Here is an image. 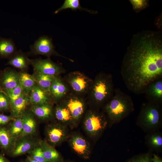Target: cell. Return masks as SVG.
Instances as JSON below:
<instances>
[{
  "mask_svg": "<svg viewBox=\"0 0 162 162\" xmlns=\"http://www.w3.org/2000/svg\"><path fill=\"white\" fill-rule=\"evenodd\" d=\"M100 110L90 107L85 112L83 121L86 133L95 141L101 136L108 124L106 116Z\"/></svg>",
  "mask_w": 162,
  "mask_h": 162,
  "instance_id": "cell-5",
  "label": "cell"
},
{
  "mask_svg": "<svg viewBox=\"0 0 162 162\" xmlns=\"http://www.w3.org/2000/svg\"><path fill=\"white\" fill-rule=\"evenodd\" d=\"M39 144L43 156L49 162H63L64 159L55 147L48 143L44 140H40Z\"/></svg>",
  "mask_w": 162,
  "mask_h": 162,
  "instance_id": "cell-20",
  "label": "cell"
},
{
  "mask_svg": "<svg viewBox=\"0 0 162 162\" xmlns=\"http://www.w3.org/2000/svg\"><path fill=\"white\" fill-rule=\"evenodd\" d=\"M63 162H75L74 161L70 160H64Z\"/></svg>",
  "mask_w": 162,
  "mask_h": 162,
  "instance_id": "cell-39",
  "label": "cell"
},
{
  "mask_svg": "<svg viewBox=\"0 0 162 162\" xmlns=\"http://www.w3.org/2000/svg\"><path fill=\"white\" fill-rule=\"evenodd\" d=\"M63 79L71 92L84 97L88 93L93 81V80L85 74L77 71L68 73Z\"/></svg>",
  "mask_w": 162,
  "mask_h": 162,
  "instance_id": "cell-6",
  "label": "cell"
},
{
  "mask_svg": "<svg viewBox=\"0 0 162 162\" xmlns=\"http://www.w3.org/2000/svg\"><path fill=\"white\" fill-rule=\"evenodd\" d=\"M144 94L147 102L162 106V78L149 83Z\"/></svg>",
  "mask_w": 162,
  "mask_h": 162,
  "instance_id": "cell-14",
  "label": "cell"
},
{
  "mask_svg": "<svg viewBox=\"0 0 162 162\" xmlns=\"http://www.w3.org/2000/svg\"><path fill=\"white\" fill-rule=\"evenodd\" d=\"M25 162H40L33 158L29 155L26 156L25 160Z\"/></svg>",
  "mask_w": 162,
  "mask_h": 162,
  "instance_id": "cell-37",
  "label": "cell"
},
{
  "mask_svg": "<svg viewBox=\"0 0 162 162\" xmlns=\"http://www.w3.org/2000/svg\"><path fill=\"white\" fill-rule=\"evenodd\" d=\"M151 158L149 153L139 156L129 160L128 162H151Z\"/></svg>",
  "mask_w": 162,
  "mask_h": 162,
  "instance_id": "cell-34",
  "label": "cell"
},
{
  "mask_svg": "<svg viewBox=\"0 0 162 162\" xmlns=\"http://www.w3.org/2000/svg\"><path fill=\"white\" fill-rule=\"evenodd\" d=\"M30 110L41 122H48L55 119L53 104L31 105Z\"/></svg>",
  "mask_w": 162,
  "mask_h": 162,
  "instance_id": "cell-15",
  "label": "cell"
},
{
  "mask_svg": "<svg viewBox=\"0 0 162 162\" xmlns=\"http://www.w3.org/2000/svg\"><path fill=\"white\" fill-rule=\"evenodd\" d=\"M54 103L50 95L36 84L29 96V104L33 105L53 104Z\"/></svg>",
  "mask_w": 162,
  "mask_h": 162,
  "instance_id": "cell-17",
  "label": "cell"
},
{
  "mask_svg": "<svg viewBox=\"0 0 162 162\" xmlns=\"http://www.w3.org/2000/svg\"><path fill=\"white\" fill-rule=\"evenodd\" d=\"M101 110L106 116L108 125L110 126L128 116L134 108L131 96L117 88H115L113 97Z\"/></svg>",
  "mask_w": 162,
  "mask_h": 162,
  "instance_id": "cell-3",
  "label": "cell"
},
{
  "mask_svg": "<svg viewBox=\"0 0 162 162\" xmlns=\"http://www.w3.org/2000/svg\"><path fill=\"white\" fill-rule=\"evenodd\" d=\"M40 140L35 135L21 136L15 140L8 155L16 157L29 154L39 143Z\"/></svg>",
  "mask_w": 162,
  "mask_h": 162,
  "instance_id": "cell-9",
  "label": "cell"
},
{
  "mask_svg": "<svg viewBox=\"0 0 162 162\" xmlns=\"http://www.w3.org/2000/svg\"><path fill=\"white\" fill-rule=\"evenodd\" d=\"M34 116L30 110H26L22 116V132L21 136L35 135L37 130V124Z\"/></svg>",
  "mask_w": 162,
  "mask_h": 162,
  "instance_id": "cell-18",
  "label": "cell"
},
{
  "mask_svg": "<svg viewBox=\"0 0 162 162\" xmlns=\"http://www.w3.org/2000/svg\"><path fill=\"white\" fill-rule=\"evenodd\" d=\"M10 122L8 129L11 136L16 140L20 137L22 134V116L15 118Z\"/></svg>",
  "mask_w": 162,
  "mask_h": 162,
  "instance_id": "cell-28",
  "label": "cell"
},
{
  "mask_svg": "<svg viewBox=\"0 0 162 162\" xmlns=\"http://www.w3.org/2000/svg\"><path fill=\"white\" fill-rule=\"evenodd\" d=\"M29 104V96L24 93L15 100L10 102L11 116L14 118L22 116L26 111Z\"/></svg>",
  "mask_w": 162,
  "mask_h": 162,
  "instance_id": "cell-19",
  "label": "cell"
},
{
  "mask_svg": "<svg viewBox=\"0 0 162 162\" xmlns=\"http://www.w3.org/2000/svg\"><path fill=\"white\" fill-rule=\"evenodd\" d=\"M15 140L10 134L8 128L0 126V148L3 152L8 154Z\"/></svg>",
  "mask_w": 162,
  "mask_h": 162,
  "instance_id": "cell-22",
  "label": "cell"
},
{
  "mask_svg": "<svg viewBox=\"0 0 162 162\" xmlns=\"http://www.w3.org/2000/svg\"><path fill=\"white\" fill-rule=\"evenodd\" d=\"M70 92V89L63 78L60 76L53 80L50 88V95L54 103H57Z\"/></svg>",
  "mask_w": 162,
  "mask_h": 162,
  "instance_id": "cell-13",
  "label": "cell"
},
{
  "mask_svg": "<svg viewBox=\"0 0 162 162\" xmlns=\"http://www.w3.org/2000/svg\"><path fill=\"white\" fill-rule=\"evenodd\" d=\"M29 63V59L20 50L16 52L8 61V64L20 69H25ZM30 64V63H29Z\"/></svg>",
  "mask_w": 162,
  "mask_h": 162,
  "instance_id": "cell-26",
  "label": "cell"
},
{
  "mask_svg": "<svg viewBox=\"0 0 162 162\" xmlns=\"http://www.w3.org/2000/svg\"><path fill=\"white\" fill-rule=\"evenodd\" d=\"M29 63L35 72L48 75L58 76L66 71L62 66L54 62L49 58L29 60Z\"/></svg>",
  "mask_w": 162,
  "mask_h": 162,
  "instance_id": "cell-11",
  "label": "cell"
},
{
  "mask_svg": "<svg viewBox=\"0 0 162 162\" xmlns=\"http://www.w3.org/2000/svg\"><path fill=\"white\" fill-rule=\"evenodd\" d=\"M55 119L71 129L75 127L71 115L68 108L62 103L59 102L54 108Z\"/></svg>",
  "mask_w": 162,
  "mask_h": 162,
  "instance_id": "cell-16",
  "label": "cell"
},
{
  "mask_svg": "<svg viewBox=\"0 0 162 162\" xmlns=\"http://www.w3.org/2000/svg\"><path fill=\"white\" fill-rule=\"evenodd\" d=\"M115 88L112 76L111 74L100 71L93 80L86 100L90 107L101 109L113 97Z\"/></svg>",
  "mask_w": 162,
  "mask_h": 162,
  "instance_id": "cell-2",
  "label": "cell"
},
{
  "mask_svg": "<svg viewBox=\"0 0 162 162\" xmlns=\"http://www.w3.org/2000/svg\"><path fill=\"white\" fill-rule=\"evenodd\" d=\"M19 162H25V161H21Z\"/></svg>",
  "mask_w": 162,
  "mask_h": 162,
  "instance_id": "cell-40",
  "label": "cell"
},
{
  "mask_svg": "<svg viewBox=\"0 0 162 162\" xmlns=\"http://www.w3.org/2000/svg\"><path fill=\"white\" fill-rule=\"evenodd\" d=\"M133 9L136 13L144 10L149 6V1L146 0H130Z\"/></svg>",
  "mask_w": 162,
  "mask_h": 162,
  "instance_id": "cell-31",
  "label": "cell"
},
{
  "mask_svg": "<svg viewBox=\"0 0 162 162\" xmlns=\"http://www.w3.org/2000/svg\"><path fill=\"white\" fill-rule=\"evenodd\" d=\"M10 102L7 95L0 91V111H5L10 108Z\"/></svg>",
  "mask_w": 162,
  "mask_h": 162,
  "instance_id": "cell-33",
  "label": "cell"
},
{
  "mask_svg": "<svg viewBox=\"0 0 162 162\" xmlns=\"http://www.w3.org/2000/svg\"><path fill=\"white\" fill-rule=\"evenodd\" d=\"M146 144L149 149L154 152L161 151L162 149V135L158 130L150 133L146 136Z\"/></svg>",
  "mask_w": 162,
  "mask_h": 162,
  "instance_id": "cell-23",
  "label": "cell"
},
{
  "mask_svg": "<svg viewBox=\"0 0 162 162\" xmlns=\"http://www.w3.org/2000/svg\"><path fill=\"white\" fill-rule=\"evenodd\" d=\"M16 52L15 44L12 39L0 37V56L10 57L13 56Z\"/></svg>",
  "mask_w": 162,
  "mask_h": 162,
  "instance_id": "cell-25",
  "label": "cell"
},
{
  "mask_svg": "<svg viewBox=\"0 0 162 162\" xmlns=\"http://www.w3.org/2000/svg\"><path fill=\"white\" fill-rule=\"evenodd\" d=\"M69 144L73 151L81 158L88 160L92 153L90 144L83 136L77 133L70 135Z\"/></svg>",
  "mask_w": 162,
  "mask_h": 162,
  "instance_id": "cell-10",
  "label": "cell"
},
{
  "mask_svg": "<svg viewBox=\"0 0 162 162\" xmlns=\"http://www.w3.org/2000/svg\"><path fill=\"white\" fill-rule=\"evenodd\" d=\"M4 91L8 98L10 102L15 100L24 93L20 84L13 88L4 90Z\"/></svg>",
  "mask_w": 162,
  "mask_h": 162,
  "instance_id": "cell-30",
  "label": "cell"
},
{
  "mask_svg": "<svg viewBox=\"0 0 162 162\" xmlns=\"http://www.w3.org/2000/svg\"><path fill=\"white\" fill-rule=\"evenodd\" d=\"M151 162H162V160L158 156L153 154V156L151 159Z\"/></svg>",
  "mask_w": 162,
  "mask_h": 162,
  "instance_id": "cell-36",
  "label": "cell"
},
{
  "mask_svg": "<svg viewBox=\"0 0 162 162\" xmlns=\"http://www.w3.org/2000/svg\"><path fill=\"white\" fill-rule=\"evenodd\" d=\"M32 76L36 84L50 95L51 85L53 80L57 76L48 75L35 71Z\"/></svg>",
  "mask_w": 162,
  "mask_h": 162,
  "instance_id": "cell-24",
  "label": "cell"
},
{
  "mask_svg": "<svg viewBox=\"0 0 162 162\" xmlns=\"http://www.w3.org/2000/svg\"><path fill=\"white\" fill-rule=\"evenodd\" d=\"M20 83L24 93L28 95L36 84L32 76L26 72L20 74Z\"/></svg>",
  "mask_w": 162,
  "mask_h": 162,
  "instance_id": "cell-27",
  "label": "cell"
},
{
  "mask_svg": "<svg viewBox=\"0 0 162 162\" xmlns=\"http://www.w3.org/2000/svg\"><path fill=\"white\" fill-rule=\"evenodd\" d=\"M70 8L72 10H84L90 13H93L92 11L82 8L80 5L79 0H65L63 5L54 12L55 14L65 9Z\"/></svg>",
  "mask_w": 162,
  "mask_h": 162,
  "instance_id": "cell-29",
  "label": "cell"
},
{
  "mask_svg": "<svg viewBox=\"0 0 162 162\" xmlns=\"http://www.w3.org/2000/svg\"><path fill=\"white\" fill-rule=\"evenodd\" d=\"M121 74L128 89L144 94L148 85L162 78V33L143 30L134 34L127 48Z\"/></svg>",
  "mask_w": 162,
  "mask_h": 162,
  "instance_id": "cell-1",
  "label": "cell"
},
{
  "mask_svg": "<svg viewBox=\"0 0 162 162\" xmlns=\"http://www.w3.org/2000/svg\"><path fill=\"white\" fill-rule=\"evenodd\" d=\"M28 154L33 158L40 162H49L43 156L39 142Z\"/></svg>",
  "mask_w": 162,
  "mask_h": 162,
  "instance_id": "cell-32",
  "label": "cell"
},
{
  "mask_svg": "<svg viewBox=\"0 0 162 162\" xmlns=\"http://www.w3.org/2000/svg\"><path fill=\"white\" fill-rule=\"evenodd\" d=\"M15 118L3 114H0V126H3L10 122Z\"/></svg>",
  "mask_w": 162,
  "mask_h": 162,
  "instance_id": "cell-35",
  "label": "cell"
},
{
  "mask_svg": "<svg viewBox=\"0 0 162 162\" xmlns=\"http://www.w3.org/2000/svg\"><path fill=\"white\" fill-rule=\"evenodd\" d=\"M136 124L148 133L158 130L162 124V106L147 101L143 103Z\"/></svg>",
  "mask_w": 162,
  "mask_h": 162,
  "instance_id": "cell-4",
  "label": "cell"
},
{
  "mask_svg": "<svg viewBox=\"0 0 162 162\" xmlns=\"http://www.w3.org/2000/svg\"><path fill=\"white\" fill-rule=\"evenodd\" d=\"M1 84L4 90L13 88L20 83V74L8 69L4 71L1 80Z\"/></svg>",
  "mask_w": 162,
  "mask_h": 162,
  "instance_id": "cell-21",
  "label": "cell"
},
{
  "mask_svg": "<svg viewBox=\"0 0 162 162\" xmlns=\"http://www.w3.org/2000/svg\"><path fill=\"white\" fill-rule=\"evenodd\" d=\"M31 52L34 55H41L47 56H60L55 50L52 39L46 36L39 37L30 47Z\"/></svg>",
  "mask_w": 162,
  "mask_h": 162,
  "instance_id": "cell-12",
  "label": "cell"
},
{
  "mask_svg": "<svg viewBox=\"0 0 162 162\" xmlns=\"http://www.w3.org/2000/svg\"><path fill=\"white\" fill-rule=\"evenodd\" d=\"M44 134V140L55 147L68 140L70 135L68 127L56 120L51 122L46 125Z\"/></svg>",
  "mask_w": 162,
  "mask_h": 162,
  "instance_id": "cell-8",
  "label": "cell"
},
{
  "mask_svg": "<svg viewBox=\"0 0 162 162\" xmlns=\"http://www.w3.org/2000/svg\"><path fill=\"white\" fill-rule=\"evenodd\" d=\"M0 162H11L3 155L0 153Z\"/></svg>",
  "mask_w": 162,
  "mask_h": 162,
  "instance_id": "cell-38",
  "label": "cell"
},
{
  "mask_svg": "<svg viewBox=\"0 0 162 162\" xmlns=\"http://www.w3.org/2000/svg\"><path fill=\"white\" fill-rule=\"evenodd\" d=\"M85 98L76 94L70 91L59 102L64 105L69 111L75 127L78 124L86 112L87 103Z\"/></svg>",
  "mask_w": 162,
  "mask_h": 162,
  "instance_id": "cell-7",
  "label": "cell"
}]
</instances>
